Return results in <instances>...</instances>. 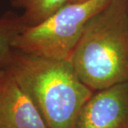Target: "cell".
<instances>
[{
  "mask_svg": "<svg viewBox=\"0 0 128 128\" xmlns=\"http://www.w3.org/2000/svg\"><path fill=\"white\" fill-rule=\"evenodd\" d=\"M0 128H48L32 100L6 68H0Z\"/></svg>",
  "mask_w": 128,
  "mask_h": 128,
  "instance_id": "obj_5",
  "label": "cell"
},
{
  "mask_svg": "<svg viewBox=\"0 0 128 128\" xmlns=\"http://www.w3.org/2000/svg\"><path fill=\"white\" fill-rule=\"evenodd\" d=\"M4 68L32 100L48 128H73L80 110L94 92L81 82L70 60L12 48Z\"/></svg>",
  "mask_w": 128,
  "mask_h": 128,
  "instance_id": "obj_1",
  "label": "cell"
},
{
  "mask_svg": "<svg viewBox=\"0 0 128 128\" xmlns=\"http://www.w3.org/2000/svg\"><path fill=\"white\" fill-rule=\"evenodd\" d=\"M110 0L69 2L45 21L25 28L12 48L42 57L69 60L86 24Z\"/></svg>",
  "mask_w": 128,
  "mask_h": 128,
  "instance_id": "obj_3",
  "label": "cell"
},
{
  "mask_svg": "<svg viewBox=\"0 0 128 128\" xmlns=\"http://www.w3.org/2000/svg\"><path fill=\"white\" fill-rule=\"evenodd\" d=\"M25 28L20 14L8 11L0 16V68L8 59L14 39Z\"/></svg>",
  "mask_w": 128,
  "mask_h": 128,
  "instance_id": "obj_7",
  "label": "cell"
},
{
  "mask_svg": "<svg viewBox=\"0 0 128 128\" xmlns=\"http://www.w3.org/2000/svg\"><path fill=\"white\" fill-rule=\"evenodd\" d=\"M73 128H128V82L94 92Z\"/></svg>",
  "mask_w": 128,
  "mask_h": 128,
  "instance_id": "obj_4",
  "label": "cell"
},
{
  "mask_svg": "<svg viewBox=\"0 0 128 128\" xmlns=\"http://www.w3.org/2000/svg\"><path fill=\"white\" fill-rule=\"evenodd\" d=\"M69 60L93 92L128 82V0H110L90 18Z\"/></svg>",
  "mask_w": 128,
  "mask_h": 128,
  "instance_id": "obj_2",
  "label": "cell"
},
{
  "mask_svg": "<svg viewBox=\"0 0 128 128\" xmlns=\"http://www.w3.org/2000/svg\"><path fill=\"white\" fill-rule=\"evenodd\" d=\"M88 0H72V2H86Z\"/></svg>",
  "mask_w": 128,
  "mask_h": 128,
  "instance_id": "obj_8",
  "label": "cell"
},
{
  "mask_svg": "<svg viewBox=\"0 0 128 128\" xmlns=\"http://www.w3.org/2000/svg\"><path fill=\"white\" fill-rule=\"evenodd\" d=\"M12 6L21 10L25 27L41 24L72 0H10Z\"/></svg>",
  "mask_w": 128,
  "mask_h": 128,
  "instance_id": "obj_6",
  "label": "cell"
}]
</instances>
